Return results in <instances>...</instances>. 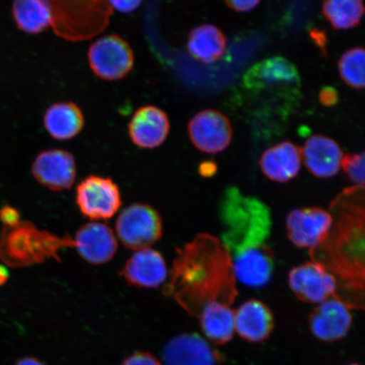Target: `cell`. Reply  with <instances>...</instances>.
Here are the masks:
<instances>
[{
  "label": "cell",
  "instance_id": "23",
  "mask_svg": "<svg viewBox=\"0 0 365 365\" xmlns=\"http://www.w3.org/2000/svg\"><path fill=\"white\" fill-rule=\"evenodd\" d=\"M12 14L19 29L29 34H38L53 22L49 0H14Z\"/></svg>",
  "mask_w": 365,
  "mask_h": 365
},
{
  "label": "cell",
  "instance_id": "17",
  "mask_svg": "<svg viewBox=\"0 0 365 365\" xmlns=\"http://www.w3.org/2000/svg\"><path fill=\"white\" fill-rule=\"evenodd\" d=\"M170 130L167 113L155 106H145L137 110L129 125V135L136 147L154 149L166 140Z\"/></svg>",
  "mask_w": 365,
  "mask_h": 365
},
{
  "label": "cell",
  "instance_id": "24",
  "mask_svg": "<svg viewBox=\"0 0 365 365\" xmlns=\"http://www.w3.org/2000/svg\"><path fill=\"white\" fill-rule=\"evenodd\" d=\"M227 40L225 34L215 26L204 24L190 31L188 50L196 61L213 63L225 54Z\"/></svg>",
  "mask_w": 365,
  "mask_h": 365
},
{
  "label": "cell",
  "instance_id": "15",
  "mask_svg": "<svg viewBox=\"0 0 365 365\" xmlns=\"http://www.w3.org/2000/svg\"><path fill=\"white\" fill-rule=\"evenodd\" d=\"M120 275L128 284L157 289L166 282L168 273L162 254L152 248H145L136 250L127 259Z\"/></svg>",
  "mask_w": 365,
  "mask_h": 365
},
{
  "label": "cell",
  "instance_id": "27",
  "mask_svg": "<svg viewBox=\"0 0 365 365\" xmlns=\"http://www.w3.org/2000/svg\"><path fill=\"white\" fill-rule=\"evenodd\" d=\"M341 168L354 186L364 187V154L350 153L342 157Z\"/></svg>",
  "mask_w": 365,
  "mask_h": 365
},
{
  "label": "cell",
  "instance_id": "22",
  "mask_svg": "<svg viewBox=\"0 0 365 365\" xmlns=\"http://www.w3.org/2000/svg\"><path fill=\"white\" fill-rule=\"evenodd\" d=\"M44 126L48 134L58 140L74 138L83 129V113L76 103H58L47 109Z\"/></svg>",
  "mask_w": 365,
  "mask_h": 365
},
{
  "label": "cell",
  "instance_id": "18",
  "mask_svg": "<svg viewBox=\"0 0 365 365\" xmlns=\"http://www.w3.org/2000/svg\"><path fill=\"white\" fill-rule=\"evenodd\" d=\"M301 153L305 167L314 176L327 179L336 176L341 170L344 153L339 145L329 137H309Z\"/></svg>",
  "mask_w": 365,
  "mask_h": 365
},
{
  "label": "cell",
  "instance_id": "31",
  "mask_svg": "<svg viewBox=\"0 0 365 365\" xmlns=\"http://www.w3.org/2000/svg\"><path fill=\"white\" fill-rule=\"evenodd\" d=\"M227 6L238 12H248L254 10L261 0H225Z\"/></svg>",
  "mask_w": 365,
  "mask_h": 365
},
{
  "label": "cell",
  "instance_id": "12",
  "mask_svg": "<svg viewBox=\"0 0 365 365\" xmlns=\"http://www.w3.org/2000/svg\"><path fill=\"white\" fill-rule=\"evenodd\" d=\"M76 172L74 156L61 149L43 150L31 166L36 180L53 191L71 190L76 180Z\"/></svg>",
  "mask_w": 365,
  "mask_h": 365
},
{
  "label": "cell",
  "instance_id": "34",
  "mask_svg": "<svg viewBox=\"0 0 365 365\" xmlns=\"http://www.w3.org/2000/svg\"><path fill=\"white\" fill-rule=\"evenodd\" d=\"M15 365H45L36 358L27 357L18 360Z\"/></svg>",
  "mask_w": 365,
  "mask_h": 365
},
{
  "label": "cell",
  "instance_id": "6",
  "mask_svg": "<svg viewBox=\"0 0 365 365\" xmlns=\"http://www.w3.org/2000/svg\"><path fill=\"white\" fill-rule=\"evenodd\" d=\"M76 202L91 220H108L120 209V190L110 178L89 175L77 186Z\"/></svg>",
  "mask_w": 365,
  "mask_h": 365
},
{
  "label": "cell",
  "instance_id": "9",
  "mask_svg": "<svg viewBox=\"0 0 365 365\" xmlns=\"http://www.w3.org/2000/svg\"><path fill=\"white\" fill-rule=\"evenodd\" d=\"M332 223V214L325 209L317 207L294 209L287 216V236L297 247L309 249L312 253L327 240Z\"/></svg>",
  "mask_w": 365,
  "mask_h": 365
},
{
  "label": "cell",
  "instance_id": "36",
  "mask_svg": "<svg viewBox=\"0 0 365 365\" xmlns=\"http://www.w3.org/2000/svg\"><path fill=\"white\" fill-rule=\"evenodd\" d=\"M350 365H359L358 364H350Z\"/></svg>",
  "mask_w": 365,
  "mask_h": 365
},
{
  "label": "cell",
  "instance_id": "14",
  "mask_svg": "<svg viewBox=\"0 0 365 365\" xmlns=\"http://www.w3.org/2000/svg\"><path fill=\"white\" fill-rule=\"evenodd\" d=\"M73 241L81 257L91 264L110 262L118 250L113 230L101 222H91L81 226Z\"/></svg>",
  "mask_w": 365,
  "mask_h": 365
},
{
  "label": "cell",
  "instance_id": "7",
  "mask_svg": "<svg viewBox=\"0 0 365 365\" xmlns=\"http://www.w3.org/2000/svg\"><path fill=\"white\" fill-rule=\"evenodd\" d=\"M89 65L100 78L118 81L124 78L134 66V53L125 40L108 35L90 46Z\"/></svg>",
  "mask_w": 365,
  "mask_h": 365
},
{
  "label": "cell",
  "instance_id": "3",
  "mask_svg": "<svg viewBox=\"0 0 365 365\" xmlns=\"http://www.w3.org/2000/svg\"><path fill=\"white\" fill-rule=\"evenodd\" d=\"M221 217L227 227L222 243L231 259L270 248L267 243L271 235L270 210L259 200L245 196L238 189L231 188L222 200Z\"/></svg>",
  "mask_w": 365,
  "mask_h": 365
},
{
  "label": "cell",
  "instance_id": "5",
  "mask_svg": "<svg viewBox=\"0 0 365 365\" xmlns=\"http://www.w3.org/2000/svg\"><path fill=\"white\" fill-rule=\"evenodd\" d=\"M116 234L127 249L150 248L162 239L161 216L147 204L135 203L127 207L118 217Z\"/></svg>",
  "mask_w": 365,
  "mask_h": 365
},
{
  "label": "cell",
  "instance_id": "33",
  "mask_svg": "<svg viewBox=\"0 0 365 365\" xmlns=\"http://www.w3.org/2000/svg\"><path fill=\"white\" fill-rule=\"evenodd\" d=\"M310 36H312V38L314 39V43H316L317 45L322 48V51L326 52L325 48L327 43V38L325 34H324L323 31L317 29H313L312 31H310Z\"/></svg>",
  "mask_w": 365,
  "mask_h": 365
},
{
  "label": "cell",
  "instance_id": "19",
  "mask_svg": "<svg viewBox=\"0 0 365 365\" xmlns=\"http://www.w3.org/2000/svg\"><path fill=\"white\" fill-rule=\"evenodd\" d=\"M301 164V149L289 141L273 145L259 159V167L264 175L277 182H287L294 179L299 175Z\"/></svg>",
  "mask_w": 365,
  "mask_h": 365
},
{
  "label": "cell",
  "instance_id": "35",
  "mask_svg": "<svg viewBox=\"0 0 365 365\" xmlns=\"http://www.w3.org/2000/svg\"><path fill=\"white\" fill-rule=\"evenodd\" d=\"M8 277L9 273L7 269L3 266H0V285L6 284Z\"/></svg>",
  "mask_w": 365,
  "mask_h": 365
},
{
  "label": "cell",
  "instance_id": "4",
  "mask_svg": "<svg viewBox=\"0 0 365 365\" xmlns=\"http://www.w3.org/2000/svg\"><path fill=\"white\" fill-rule=\"evenodd\" d=\"M3 235L0 255L4 262L12 267L29 266L48 258L58 257L62 248H74L71 237L59 238L47 231H40L30 222L7 227Z\"/></svg>",
  "mask_w": 365,
  "mask_h": 365
},
{
  "label": "cell",
  "instance_id": "13",
  "mask_svg": "<svg viewBox=\"0 0 365 365\" xmlns=\"http://www.w3.org/2000/svg\"><path fill=\"white\" fill-rule=\"evenodd\" d=\"M353 317L349 305L337 298L319 304L309 318L310 331L318 339L327 342L339 341L348 334Z\"/></svg>",
  "mask_w": 365,
  "mask_h": 365
},
{
  "label": "cell",
  "instance_id": "25",
  "mask_svg": "<svg viewBox=\"0 0 365 365\" xmlns=\"http://www.w3.org/2000/svg\"><path fill=\"white\" fill-rule=\"evenodd\" d=\"M363 0H325L322 13L336 30H346L357 26L362 20Z\"/></svg>",
  "mask_w": 365,
  "mask_h": 365
},
{
  "label": "cell",
  "instance_id": "8",
  "mask_svg": "<svg viewBox=\"0 0 365 365\" xmlns=\"http://www.w3.org/2000/svg\"><path fill=\"white\" fill-rule=\"evenodd\" d=\"M244 86L252 91H282L298 93L300 76L293 63L284 57H272L251 67L245 73Z\"/></svg>",
  "mask_w": 365,
  "mask_h": 365
},
{
  "label": "cell",
  "instance_id": "10",
  "mask_svg": "<svg viewBox=\"0 0 365 365\" xmlns=\"http://www.w3.org/2000/svg\"><path fill=\"white\" fill-rule=\"evenodd\" d=\"M289 284L297 298L305 303L319 304L336 297V277L316 261L292 269Z\"/></svg>",
  "mask_w": 365,
  "mask_h": 365
},
{
  "label": "cell",
  "instance_id": "30",
  "mask_svg": "<svg viewBox=\"0 0 365 365\" xmlns=\"http://www.w3.org/2000/svg\"><path fill=\"white\" fill-rule=\"evenodd\" d=\"M319 100L323 106L327 108L335 106L339 100V91L332 86H325L319 91Z\"/></svg>",
  "mask_w": 365,
  "mask_h": 365
},
{
  "label": "cell",
  "instance_id": "11",
  "mask_svg": "<svg viewBox=\"0 0 365 365\" xmlns=\"http://www.w3.org/2000/svg\"><path fill=\"white\" fill-rule=\"evenodd\" d=\"M188 132L191 143L205 153L223 152L232 138L230 120L225 114L211 109L196 113L189 123Z\"/></svg>",
  "mask_w": 365,
  "mask_h": 365
},
{
  "label": "cell",
  "instance_id": "21",
  "mask_svg": "<svg viewBox=\"0 0 365 365\" xmlns=\"http://www.w3.org/2000/svg\"><path fill=\"white\" fill-rule=\"evenodd\" d=\"M198 317L205 336L212 344L225 345L234 339L235 312L230 305L218 302L209 303L200 310Z\"/></svg>",
  "mask_w": 365,
  "mask_h": 365
},
{
  "label": "cell",
  "instance_id": "16",
  "mask_svg": "<svg viewBox=\"0 0 365 365\" xmlns=\"http://www.w3.org/2000/svg\"><path fill=\"white\" fill-rule=\"evenodd\" d=\"M164 365H219L222 356L195 333L173 337L164 346Z\"/></svg>",
  "mask_w": 365,
  "mask_h": 365
},
{
  "label": "cell",
  "instance_id": "2",
  "mask_svg": "<svg viewBox=\"0 0 365 365\" xmlns=\"http://www.w3.org/2000/svg\"><path fill=\"white\" fill-rule=\"evenodd\" d=\"M361 186L345 190L332 207L339 210V215L333 217L331 230L327 238L316 250L310 253L319 257L322 263L333 275L344 282L346 289L358 295L364 294V207L354 203L356 191ZM333 217V216H332Z\"/></svg>",
  "mask_w": 365,
  "mask_h": 365
},
{
  "label": "cell",
  "instance_id": "20",
  "mask_svg": "<svg viewBox=\"0 0 365 365\" xmlns=\"http://www.w3.org/2000/svg\"><path fill=\"white\" fill-rule=\"evenodd\" d=\"M235 331L249 342L268 339L274 328L272 310L262 301L250 299L242 304L235 312Z\"/></svg>",
  "mask_w": 365,
  "mask_h": 365
},
{
  "label": "cell",
  "instance_id": "32",
  "mask_svg": "<svg viewBox=\"0 0 365 365\" xmlns=\"http://www.w3.org/2000/svg\"><path fill=\"white\" fill-rule=\"evenodd\" d=\"M109 4L122 13H131L140 6L143 0H108Z\"/></svg>",
  "mask_w": 365,
  "mask_h": 365
},
{
  "label": "cell",
  "instance_id": "1",
  "mask_svg": "<svg viewBox=\"0 0 365 365\" xmlns=\"http://www.w3.org/2000/svg\"><path fill=\"white\" fill-rule=\"evenodd\" d=\"M165 293L173 296L191 316L197 317L205 304L230 305L237 296L230 254L222 242L200 235L178 250Z\"/></svg>",
  "mask_w": 365,
  "mask_h": 365
},
{
  "label": "cell",
  "instance_id": "28",
  "mask_svg": "<svg viewBox=\"0 0 365 365\" xmlns=\"http://www.w3.org/2000/svg\"><path fill=\"white\" fill-rule=\"evenodd\" d=\"M121 365H161V363L152 354L138 352L130 355Z\"/></svg>",
  "mask_w": 365,
  "mask_h": 365
},
{
  "label": "cell",
  "instance_id": "29",
  "mask_svg": "<svg viewBox=\"0 0 365 365\" xmlns=\"http://www.w3.org/2000/svg\"><path fill=\"white\" fill-rule=\"evenodd\" d=\"M0 220H1L7 227H14L20 225V213L16 209L6 205L0 210Z\"/></svg>",
  "mask_w": 365,
  "mask_h": 365
},
{
  "label": "cell",
  "instance_id": "26",
  "mask_svg": "<svg viewBox=\"0 0 365 365\" xmlns=\"http://www.w3.org/2000/svg\"><path fill=\"white\" fill-rule=\"evenodd\" d=\"M364 50L354 48L342 54L339 70L341 79L350 88L362 90L364 88Z\"/></svg>",
  "mask_w": 365,
  "mask_h": 365
}]
</instances>
